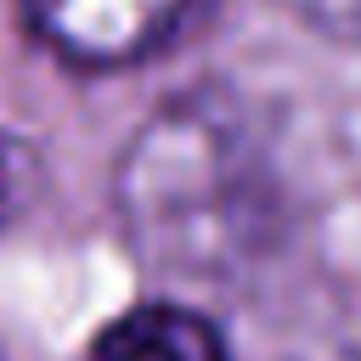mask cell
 Instances as JSON below:
<instances>
[{
	"instance_id": "6da1fadb",
	"label": "cell",
	"mask_w": 361,
	"mask_h": 361,
	"mask_svg": "<svg viewBox=\"0 0 361 361\" xmlns=\"http://www.w3.org/2000/svg\"><path fill=\"white\" fill-rule=\"evenodd\" d=\"M118 214L141 259L186 276H214L259 243L271 214L265 169L248 158L243 130L192 102L164 107L118 164Z\"/></svg>"
},
{
	"instance_id": "7a4b0ae2",
	"label": "cell",
	"mask_w": 361,
	"mask_h": 361,
	"mask_svg": "<svg viewBox=\"0 0 361 361\" xmlns=\"http://www.w3.org/2000/svg\"><path fill=\"white\" fill-rule=\"evenodd\" d=\"M34 34L79 68H130L169 45L209 0H23Z\"/></svg>"
},
{
	"instance_id": "277c9868",
	"label": "cell",
	"mask_w": 361,
	"mask_h": 361,
	"mask_svg": "<svg viewBox=\"0 0 361 361\" xmlns=\"http://www.w3.org/2000/svg\"><path fill=\"white\" fill-rule=\"evenodd\" d=\"M288 6H293L305 23H316L322 34L361 45V0H288Z\"/></svg>"
},
{
	"instance_id": "3957f363",
	"label": "cell",
	"mask_w": 361,
	"mask_h": 361,
	"mask_svg": "<svg viewBox=\"0 0 361 361\" xmlns=\"http://www.w3.org/2000/svg\"><path fill=\"white\" fill-rule=\"evenodd\" d=\"M90 361H226V344L186 305H141L102 327Z\"/></svg>"
},
{
	"instance_id": "5b68a950",
	"label": "cell",
	"mask_w": 361,
	"mask_h": 361,
	"mask_svg": "<svg viewBox=\"0 0 361 361\" xmlns=\"http://www.w3.org/2000/svg\"><path fill=\"white\" fill-rule=\"evenodd\" d=\"M23 169H34V152L28 147H17V141H0V220L23 203Z\"/></svg>"
}]
</instances>
